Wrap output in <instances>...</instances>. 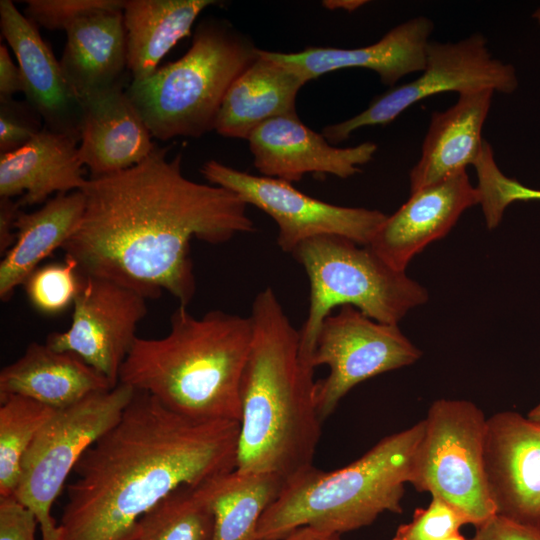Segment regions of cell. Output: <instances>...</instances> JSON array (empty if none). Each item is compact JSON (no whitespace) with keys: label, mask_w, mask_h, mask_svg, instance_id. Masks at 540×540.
I'll list each match as a JSON object with an SVG mask.
<instances>
[{"label":"cell","mask_w":540,"mask_h":540,"mask_svg":"<svg viewBox=\"0 0 540 540\" xmlns=\"http://www.w3.org/2000/svg\"><path fill=\"white\" fill-rule=\"evenodd\" d=\"M168 150L156 146L129 169L87 179L82 219L62 249L83 276L146 299L165 291L188 306L196 292L191 240L221 244L255 225L237 195L186 178L182 155L170 159Z\"/></svg>","instance_id":"1"},{"label":"cell","mask_w":540,"mask_h":540,"mask_svg":"<svg viewBox=\"0 0 540 540\" xmlns=\"http://www.w3.org/2000/svg\"><path fill=\"white\" fill-rule=\"evenodd\" d=\"M239 422L197 421L136 391L66 487L61 540H137L138 522L182 486L236 469Z\"/></svg>","instance_id":"2"},{"label":"cell","mask_w":540,"mask_h":540,"mask_svg":"<svg viewBox=\"0 0 540 540\" xmlns=\"http://www.w3.org/2000/svg\"><path fill=\"white\" fill-rule=\"evenodd\" d=\"M253 339L241 388L236 470L286 481L313 464L321 434L314 369L271 287L253 300Z\"/></svg>","instance_id":"3"},{"label":"cell","mask_w":540,"mask_h":540,"mask_svg":"<svg viewBox=\"0 0 540 540\" xmlns=\"http://www.w3.org/2000/svg\"><path fill=\"white\" fill-rule=\"evenodd\" d=\"M252 339L250 316L213 310L195 317L179 305L166 336L137 337L119 383L193 420L239 422L241 381Z\"/></svg>","instance_id":"4"},{"label":"cell","mask_w":540,"mask_h":540,"mask_svg":"<svg viewBox=\"0 0 540 540\" xmlns=\"http://www.w3.org/2000/svg\"><path fill=\"white\" fill-rule=\"evenodd\" d=\"M424 420L380 439L360 458L332 471L313 465L285 482L262 515L257 540L294 529L343 534L371 525L384 512L400 514Z\"/></svg>","instance_id":"5"},{"label":"cell","mask_w":540,"mask_h":540,"mask_svg":"<svg viewBox=\"0 0 540 540\" xmlns=\"http://www.w3.org/2000/svg\"><path fill=\"white\" fill-rule=\"evenodd\" d=\"M259 50L227 21L206 19L181 58L130 81L125 93L152 137L198 138L214 130L227 91Z\"/></svg>","instance_id":"6"},{"label":"cell","mask_w":540,"mask_h":540,"mask_svg":"<svg viewBox=\"0 0 540 540\" xmlns=\"http://www.w3.org/2000/svg\"><path fill=\"white\" fill-rule=\"evenodd\" d=\"M291 254L309 280L308 315L299 337L300 355L310 367L318 331L335 307L351 305L377 322L398 324L428 300L427 290L406 272L395 270L368 246L348 238L317 236L300 243Z\"/></svg>","instance_id":"7"},{"label":"cell","mask_w":540,"mask_h":540,"mask_svg":"<svg viewBox=\"0 0 540 540\" xmlns=\"http://www.w3.org/2000/svg\"><path fill=\"white\" fill-rule=\"evenodd\" d=\"M414 452L409 484L458 508L475 527L494 516L484 469L486 421L463 399L434 401Z\"/></svg>","instance_id":"8"},{"label":"cell","mask_w":540,"mask_h":540,"mask_svg":"<svg viewBox=\"0 0 540 540\" xmlns=\"http://www.w3.org/2000/svg\"><path fill=\"white\" fill-rule=\"evenodd\" d=\"M136 390L116 387L56 410L26 451L13 496L36 517L42 540H61L51 508L76 464L121 418Z\"/></svg>","instance_id":"9"},{"label":"cell","mask_w":540,"mask_h":540,"mask_svg":"<svg viewBox=\"0 0 540 540\" xmlns=\"http://www.w3.org/2000/svg\"><path fill=\"white\" fill-rule=\"evenodd\" d=\"M422 352L398 324L377 322L351 305L327 316L318 331L310 365H326L328 375L316 381L318 415L329 417L341 399L361 382L416 362Z\"/></svg>","instance_id":"10"},{"label":"cell","mask_w":540,"mask_h":540,"mask_svg":"<svg viewBox=\"0 0 540 540\" xmlns=\"http://www.w3.org/2000/svg\"><path fill=\"white\" fill-rule=\"evenodd\" d=\"M517 86L515 69L492 56L483 35L429 42L421 76L376 97L361 113L325 126L322 135L330 144H338L359 128L392 122L413 104L438 93L491 89L510 94Z\"/></svg>","instance_id":"11"},{"label":"cell","mask_w":540,"mask_h":540,"mask_svg":"<svg viewBox=\"0 0 540 540\" xmlns=\"http://www.w3.org/2000/svg\"><path fill=\"white\" fill-rule=\"evenodd\" d=\"M201 174L210 184L233 192L270 216L278 227V246L285 253L322 235L342 236L367 246L387 218L378 210L321 201L285 180L252 175L216 160L205 162Z\"/></svg>","instance_id":"12"},{"label":"cell","mask_w":540,"mask_h":540,"mask_svg":"<svg viewBox=\"0 0 540 540\" xmlns=\"http://www.w3.org/2000/svg\"><path fill=\"white\" fill-rule=\"evenodd\" d=\"M147 314L146 298L112 281L83 276L70 327L49 334L46 344L76 354L113 387Z\"/></svg>","instance_id":"13"},{"label":"cell","mask_w":540,"mask_h":540,"mask_svg":"<svg viewBox=\"0 0 540 540\" xmlns=\"http://www.w3.org/2000/svg\"><path fill=\"white\" fill-rule=\"evenodd\" d=\"M484 469L495 513L540 529V423L514 411L487 418Z\"/></svg>","instance_id":"14"},{"label":"cell","mask_w":540,"mask_h":540,"mask_svg":"<svg viewBox=\"0 0 540 540\" xmlns=\"http://www.w3.org/2000/svg\"><path fill=\"white\" fill-rule=\"evenodd\" d=\"M253 165L262 176L287 182L300 181L306 174H330L348 178L361 172L377 151L373 142L338 148L322 133L307 127L298 115L271 119L256 128L247 139Z\"/></svg>","instance_id":"15"},{"label":"cell","mask_w":540,"mask_h":540,"mask_svg":"<svg viewBox=\"0 0 540 540\" xmlns=\"http://www.w3.org/2000/svg\"><path fill=\"white\" fill-rule=\"evenodd\" d=\"M480 197L466 170L456 172L413 193L377 230L367 245L385 263L406 272L411 259L444 237Z\"/></svg>","instance_id":"16"},{"label":"cell","mask_w":540,"mask_h":540,"mask_svg":"<svg viewBox=\"0 0 540 540\" xmlns=\"http://www.w3.org/2000/svg\"><path fill=\"white\" fill-rule=\"evenodd\" d=\"M0 29L20 68L26 101L41 116L44 127L80 142L82 102L37 26L12 1L1 0Z\"/></svg>","instance_id":"17"},{"label":"cell","mask_w":540,"mask_h":540,"mask_svg":"<svg viewBox=\"0 0 540 540\" xmlns=\"http://www.w3.org/2000/svg\"><path fill=\"white\" fill-rule=\"evenodd\" d=\"M432 31V20L421 16L399 24L379 41L365 47H308L291 53L263 52L306 82L340 69L364 68L376 72L383 84L393 87L405 75L424 70Z\"/></svg>","instance_id":"18"},{"label":"cell","mask_w":540,"mask_h":540,"mask_svg":"<svg viewBox=\"0 0 540 540\" xmlns=\"http://www.w3.org/2000/svg\"><path fill=\"white\" fill-rule=\"evenodd\" d=\"M65 32L66 43L59 62L82 105L127 88L130 72L123 10L90 14Z\"/></svg>","instance_id":"19"},{"label":"cell","mask_w":540,"mask_h":540,"mask_svg":"<svg viewBox=\"0 0 540 540\" xmlns=\"http://www.w3.org/2000/svg\"><path fill=\"white\" fill-rule=\"evenodd\" d=\"M151 138L125 90L83 103L78 155L91 177L111 175L139 164L156 147Z\"/></svg>","instance_id":"20"},{"label":"cell","mask_w":540,"mask_h":540,"mask_svg":"<svg viewBox=\"0 0 540 540\" xmlns=\"http://www.w3.org/2000/svg\"><path fill=\"white\" fill-rule=\"evenodd\" d=\"M493 94L491 89L467 91L447 110L432 113L420 158L410 171L411 193L474 164Z\"/></svg>","instance_id":"21"},{"label":"cell","mask_w":540,"mask_h":540,"mask_svg":"<svg viewBox=\"0 0 540 540\" xmlns=\"http://www.w3.org/2000/svg\"><path fill=\"white\" fill-rule=\"evenodd\" d=\"M79 141L44 127L19 149L0 154V197L18 200L20 206L39 204L53 193L81 190L83 177Z\"/></svg>","instance_id":"22"},{"label":"cell","mask_w":540,"mask_h":540,"mask_svg":"<svg viewBox=\"0 0 540 540\" xmlns=\"http://www.w3.org/2000/svg\"><path fill=\"white\" fill-rule=\"evenodd\" d=\"M112 388L76 354L54 350L46 343H30L20 358L0 372V395L24 396L55 410Z\"/></svg>","instance_id":"23"},{"label":"cell","mask_w":540,"mask_h":540,"mask_svg":"<svg viewBox=\"0 0 540 540\" xmlns=\"http://www.w3.org/2000/svg\"><path fill=\"white\" fill-rule=\"evenodd\" d=\"M307 82L259 50L258 58L233 82L220 107L214 131L245 139L263 123L297 115L296 97Z\"/></svg>","instance_id":"24"},{"label":"cell","mask_w":540,"mask_h":540,"mask_svg":"<svg viewBox=\"0 0 540 540\" xmlns=\"http://www.w3.org/2000/svg\"><path fill=\"white\" fill-rule=\"evenodd\" d=\"M85 209L81 190L57 194L40 209L19 212L16 241L0 263V298L9 300L39 263L62 248L76 231Z\"/></svg>","instance_id":"25"},{"label":"cell","mask_w":540,"mask_h":540,"mask_svg":"<svg viewBox=\"0 0 540 540\" xmlns=\"http://www.w3.org/2000/svg\"><path fill=\"white\" fill-rule=\"evenodd\" d=\"M214 0H126L123 22L132 80L151 76L164 56L191 34L200 13Z\"/></svg>","instance_id":"26"},{"label":"cell","mask_w":540,"mask_h":540,"mask_svg":"<svg viewBox=\"0 0 540 540\" xmlns=\"http://www.w3.org/2000/svg\"><path fill=\"white\" fill-rule=\"evenodd\" d=\"M285 482L275 473L234 469L200 484L214 517L213 540H257L259 521Z\"/></svg>","instance_id":"27"},{"label":"cell","mask_w":540,"mask_h":540,"mask_svg":"<svg viewBox=\"0 0 540 540\" xmlns=\"http://www.w3.org/2000/svg\"><path fill=\"white\" fill-rule=\"evenodd\" d=\"M214 517L198 486H182L138 522L137 540H213Z\"/></svg>","instance_id":"28"},{"label":"cell","mask_w":540,"mask_h":540,"mask_svg":"<svg viewBox=\"0 0 540 540\" xmlns=\"http://www.w3.org/2000/svg\"><path fill=\"white\" fill-rule=\"evenodd\" d=\"M0 402V497H8L26 451L56 410L20 395H0Z\"/></svg>","instance_id":"29"},{"label":"cell","mask_w":540,"mask_h":540,"mask_svg":"<svg viewBox=\"0 0 540 540\" xmlns=\"http://www.w3.org/2000/svg\"><path fill=\"white\" fill-rule=\"evenodd\" d=\"M478 184L476 186L488 229L496 228L505 209L515 201L540 200V190L524 186L507 177L497 166L493 150L484 141L482 150L473 164Z\"/></svg>","instance_id":"30"},{"label":"cell","mask_w":540,"mask_h":540,"mask_svg":"<svg viewBox=\"0 0 540 540\" xmlns=\"http://www.w3.org/2000/svg\"><path fill=\"white\" fill-rule=\"evenodd\" d=\"M83 280L77 264L65 256L61 263L38 267L24 282L28 300L38 311L54 315L74 303Z\"/></svg>","instance_id":"31"},{"label":"cell","mask_w":540,"mask_h":540,"mask_svg":"<svg viewBox=\"0 0 540 540\" xmlns=\"http://www.w3.org/2000/svg\"><path fill=\"white\" fill-rule=\"evenodd\" d=\"M466 524L468 517L441 497L432 496L425 508H416L411 521L397 527L391 540H441Z\"/></svg>","instance_id":"32"},{"label":"cell","mask_w":540,"mask_h":540,"mask_svg":"<svg viewBox=\"0 0 540 540\" xmlns=\"http://www.w3.org/2000/svg\"><path fill=\"white\" fill-rule=\"evenodd\" d=\"M126 0H28L24 15L36 26L66 31L74 22L106 10H123Z\"/></svg>","instance_id":"33"},{"label":"cell","mask_w":540,"mask_h":540,"mask_svg":"<svg viewBox=\"0 0 540 540\" xmlns=\"http://www.w3.org/2000/svg\"><path fill=\"white\" fill-rule=\"evenodd\" d=\"M43 128L41 116L26 100L0 99V154L24 146Z\"/></svg>","instance_id":"34"},{"label":"cell","mask_w":540,"mask_h":540,"mask_svg":"<svg viewBox=\"0 0 540 540\" xmlns=\"http://www.w3.org/2000/svg\"><path fill=\"white\" fill-rule=\"evenodd\" d=\"M35 515L13 495L0 497V540H35Z\"/></svg>","instance_id":"35"},{"label":"cell","mask_w":540,"mask_h":540,"mask_svg":"<svg viewBox=\"0 0 540 540\" xmlns=\"http://www.w3.org/2000/svg\"><path fill=\"white\" fill-rule=\"evenodd\" d=\"M471 540H540V529L495 514L476 527Z\"/></svg>","instance_id":"36"},{"label":"cell","mask_w":540,"mask_h":540,"mask_svg":"<svg viewBox=\"0 0 540 540\" xmlns=\"http://www.w3.org/2000/svg\"><path fill=\"white\" fill-rule=\"evenodd\" d=\"M23 93L21 71L16 65L6 45H0V99L13 98L15 93Z\"/></svg>","instance_id":"37"},{"label":"cell","mask_w":540,"mask_h":540,"mask_svg":"<svg viewBox=\"0 0 540 540\" xmlns=\"http://www.w3.org/2000/svg\"><path fill=\"white\" fill-rule=\"evenodd\" d=\"M20 204L12 198L0 197V253L5 255L16 241V221Z\"/></svg>","instance_id":"38"},{"label":"cell","mask_w":540,"mask_h":540,"mask_svg":"<svg viewBox=\"0 0 540 540\" xmlns=\"http://www.w3.org/2000/svg\"><path fill=\"white\" fill-rule=\"evenodd\" d=\"M270 540H342L340 534L328 533L309 526L299 527L277 539Z\"/></svg>","instance_id":"39"},{"label":"cell","mask_w":540,"mask_h":540,"mask_svg":"<svg viewBox=\"0 0 540 540\" xmlns=\"http://www.w3.org/2000/svg\"><path fill=\"white\" fill-rule=\"evenodd\" d=\"M366 3L367 1L365 0H324L322 1V6L328 10L353 12Z\"/></svg>","instance_id":"40"},{"label":"cell","mask_w":540,"mask_h":540,"mask_svg":"<svg viewBox=\"0 0 540 540\" xmlns=\"http://www.w3.org/2000/svg\"><path fill=\"white\" fill-rule=\"evenodd\" d=\"M527 417L533 421L540 423V403L530 410Z\"/></svg>","instance_id":"41"},{"label":"cell","mask_w":540,"mask_h":540,"mask_svg":"<svg viewBox=\"0 0 540 540\" xmlns=\"http://www.w3.org/2000/svg\"><path fill=\"white\" fill-rule=\"evenodd\" d=\"M441 540H471V539H467L464 535H462L460 532H456L444 539H441Z\"/></svg>","instance_id":"42"},{"label":"cell","mask_w":540,"mask_h":540,"mask_svg":"<svg viewBox=\"0 0 540 540\" xmlns=\"http://www.w3.org/2000/svg\"><path fill=\"white\" fill-rule=\"evenodd\" d=\"M536 20L540 23V8L538 10L535 11L534 15H533Z\"/></svg>","instance_id":"43"}]
</instances>
